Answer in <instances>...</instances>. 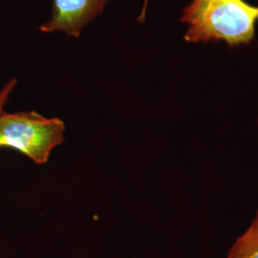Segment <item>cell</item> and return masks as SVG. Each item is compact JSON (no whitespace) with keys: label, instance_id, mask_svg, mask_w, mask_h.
Here are the masks:
<instances>
[{"label":"cell","instance_id":"4","mask_svg":"<svg viewBox=\"0 0 258 258\" xmlns=\"http://www.w3.org/2000/svg\"><path fill=\"white\" fill-rule=\"evenodd\" d=\"M226 258H258V208L247 229L231 244Z\"/></svg>","mask_w":258,"mask_h":258},{"label":"cell","instance_id":"2","mask_svg":"<svg viewBox=\"0 0 258 258\" xmlns=\"http://www.w3.org/2000/svg\"><path fill=\"white\" fill-rule=\"evenodd\" d=\"M64 122L37 112L5 113L0 116V148H14L35 164H46L52 151L64 141Z\"/></svg>","mask_w":258,"mask_h":258},{"label":"cell","instance_id":"5","mask_svg":"<svg viewBox=\"0 0 258 258\" xmlns=\"http://www.w3.org/2000/svg\"><path fill=\"white\" fill-rule=\"evenodd\" d=\"M16 85H17V80L13 79L6 83L5 86L2 88V90L0 91V116L3 113V107L7 102L11 93L13 92V90L15 89Z\"/></svg>","mask_w":258,"mask_h":258},{"label":"cell","instance_id":"1","mask_svg":"<svg viewBox=\"0 0 258 258\" xmlns=\"http://www.w3.org/2000/svg\"><path fill=\"white\" fill-rule=\"evenodd\" d=\"M187 42L224 41L228 46H248L255 37L258 6L245 0H192L182 11Z\"/></svg>","mask_w":258,"mask_h":258},{"label":"cell","instance_id":"7","mask_svg":"<svg viewBox=\"0 0 258 258\" xmlns=\"http://www.w3.org/2000/svg\"><path fill=\"white\" fill-rule=\"evenodd\" d=\"M257 126H258V120H257Z\"/></svg>","mask_w":258,"mask_h":258},{"label":"cell","instance_id":"6","mask_svg":"<svg viewBox=\"0 0 258 258\" xmlns=\"http://www.w3.org/2000/svg\"><path fill=\"white\" fill-rule=\"evenodd\" d=\"M148 1L149 0H145V3H144V6H143V10H142V13L140 15V18H139V21L141 22H144L145 19H146V13H147V8H148Z\"/></svg>","mask_w":258,"mask_h":258},{"label":"cell","instance_id":"3","mask_svg":"<svg viewBox=\"0 0 258 258\" xmlns=\"http://www.w3.org/2000/svg\"><path fill=\"white\" fill-rule=\"evenodd\" d=\"M109 0H54L52 18L43 24L42 32L62 31L78 37L87 23L100 16Z\"/></svg>","mask_w":258,"mask_h":258}]
</instances>
